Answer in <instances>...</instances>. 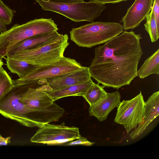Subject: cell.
<instances>
[{
  "label": "cell",
  "instance_id": "obj_17",
  "mask_svg": "<svg viewBox=\"0 0 159 159\" xmlns=\"http://www.w3.org/2000/svg\"><path fill=\"white\" fill-rule=\"evenodd\" d=\"M153 74H159V49L148 58L139 70L137 75L144 79Z\"/></svg>",
  "mask_w": 159,
  "mask_h": 159
},
{
  "label": "cell",
  "instance_id": "obj_24",
  "mask_svg": "<svg viewBox=\"0 0 159 159\" xmlns=\"http://www.w3.org/2000/svg\"><path fill=\"white\" fill-rule=\"evenodd\" d=\"M152 10L157 25L159 27V0H154Z\"/></svg>",
  "mask_w": 159,
  "mask_h": 159
},
{
  "label": "cell",
  "instance_id": "obj_3",
  "mask_svg": "<svg viewBox=\"0 0 159 159\" xmlns=\"http://www.w3.org/2000/svg\"><path fill=\"white\" fill-rule=\"evenodd\" d=\"M123 31L119 23L96 21L73 28L70 33V40L79 46L90 48L104 43Z\"/></svg>",
  "mask_w": 159,
  "mask_h": 159
},
{
  "label": "cell",
  "instance_id": "obj_28",
  "mask_svg": "<svg viewBox=\"0 0 159 159\" xmlns=\"http://www.w3.org/2000/svg\"><path fill=\"white\" fill-rule=\"evenodd\" d=\"M7 30L6 25L0 20V32L1 33Z\"/></svg>",
  "mask_w": 159,
  "mask_h": 159
},
{
  "label": "cell",
  "instance_id": "obj_7",
  "mask_svg": "<svg viewBox=\"0 0 159 159\" xmlns=\"http://www.w3.org/2000/svg\"><path fill=\"white\" fill-rule=\"evenodd\" d=\"M82 66L75 60L63 57L52 63L38 66L24 77L13 81L15 86L30 84L79 70Z\"/></svg>",
  "mask_w": 159,
  "mask_h": 159
},
{
  "label": "cell",
  "instance_id": "obj_6",
  "mask_svg": "<svg viewBox=\"0 0 159 159\" xmlns=\"http://www.w3.org/2000/svg\"><path fill=\"white\" fill-rule=\"evenodd\" d=\"M28 85H14L0 99V114L26 126L39 127L41 126L33 119V111L27 108L21 100Z\"/></svg>",
  "mask_w": 159,
  "mask_h": 159
},
{
  "label": "cell",
  "instance_id": "obj_18",
  "mask_svg": "<svg viewBox=\"0 0 159 159\" xmlns=\"http://www.w3.org/2000/svg\"><path fill=\"white\" fill-rule=\"evenodd\" d=\"M4 58L6 59V65L8 69L11 73L16 74L19 78L24 77L38 66L23 60L7 57Z\"/></svg>",
  "mask_w": 159,
  "mask_h": 159
},
{
  "label": "cell",
  "instance_id": "obj_26",
  "mask_svg": "<svg viewBox=\"0 0 159 159\" xmlns=\"http://www.w3.org/2000/svg\"><path fill=\"white\" fill-rule=\"evenodd\" d=\"M50 1L61 3H72L83 2L84 0H48Z\"/></svg>",
  "mask_w": 159,
  "mask_h": 159
},
{
  "label": "cell",
  "instance_id": "obj_20",
  "mask_svg": "<svg viewBox=\"0 0 159 159\" xmlns=\"http://www.w3.org/2000/svg\"><path fill=\"white\" fill-rule=\"evenodd\" d=\"M145 29L147 32L152 42H155L159 37V27L157 25L152 10L147 16Z\"/></svg>",
  "mask_w": 159,
  "mask_h": 159
},
{
  "label": "cell",
  "instance_id": "obj_12",
  "mask_svg": "<svg viewBox=\"0 0 159 159\" xmlns=\"http://www.w3.org/2000/svg\"><path fill=\"white\" fill-rule=\"evenodd\" d=\"M121 97L117 91L107 93V96L95 104L90 106L89 115L96 117L99 121L106 120L109 114L120 105Z\"/></svg>",
  "mask_w": 159,
  "mask_h": 159
},
{
  "label": "cell",
  "instance_id": "obj_14",
  "mask_svg": "<svg viewBox=\"0 0 159 159\" xmlns=\"http://www.w3.org/2000/svg\"><path fill=\"white\" fill-rule=\"evenodd\" d=\"M21 100L27 108L32 111L47 107L54 102L43 91L30 87L23 93Z\"/></svg>",
  "mask_w": 159,
  "mask_h": 159
},
{
  "label": "cell",
  "instance_id": "obj_21",
  "mask_svg": "<svg viewBox=\"0 0 159 159\" xmlns=\"http://www.w3.org/2000/svg\"><path fill=\"white\" fill-rule=\"evenodd\" d=\"M14 86L13 80L2 66L0 68V99Z\"/></svg>",
  "mask_w": 159,
  "mask_h": 159
},
{
  "label": "cell",
  "instance_id": "obj_4",
  "mask_svg": "<svg viewBox=\"0 0 159 159\" xmlns=\"http://www.w3.org/2000/svg\"><path fill=\"white\" fill-rule=\"evenodd\" d=\"M35 1L44 10L58 13L75 22H93L106 8L104 5L90 1L72 3H58L48 0Z\"/></svg>",
  "mask_w": 159,
  "mask_h": 159
},
{
  "label": "cell",
  "instance_id": "obj_16",
  "mask_svg": "<svg viewBox=\"0 0 159 159\" xmlns=\"http://www.w3.org/2000/svg\"><path fill=\"white\" fill-rule=\"evenodd\" d=\"M94 82L92 79L81 84L72 85L58 90L43 91L54 102L61 98L70 96H83Z\"/></svg>",
  "mask_w": 159,
  "mask_h": 159
},
{
  "label": "cell",
  "instance_id": "obj_2",
  "mask_svg": "<svg viewBox=\"0 0 159 159\" xmlns=\"http://www.w3.org/2000/svg\"><path fill=\"white\" fill-rule=\"evenodd\" d=\"M59 29L52 18L34 19L24 24H15L0 34V60L16 44L32 37L55 31Z\"/></svg>",
  "mask_w": 159,
  "mask_h": 159
},
{
  "label": "cell",
  "instance_id": "obj_23",
  "mask_svg": "<svg viewBox=\"0 0 159 159\" xmlns=\"http://www.w3.org/2000/svg\"><path fill=\"white\" fill-rule=\"evenodd\" d=\"M94 143L91 142L87 140L84 137H82L81 135L77 140L72 141L65 144L63 146H72L74 145H83L86 146H91L93 145Z\"/></svg>",
  "mask_w": 159,
  "mask_h": 159
},
{
  "label": "cell",
  "instance_id": "obj_22",
  "mask_svg": "<svg viewBox=\"0 0 159 159\" xmlns=\"http://www.w3.org/2000/svg\"><path fill=\"white\" fill-rule=\"evenodd\" d=\"M16 12V11L11 9L0 0V20L5 25L11 24Z\"/></svg>",
  "mask_w": 159,
  "mask_h": 159
},
{
  "label": "cell",
  "instance_id": "obj_8",
  "mask_svg": "<svg viewBox=\"0 0 159 159\" xmlns=\"http://www.w3.org/2000/svg\"><path fill=\"white\" fill-rule=\"evenodd\" d=\"M79 128L68 126L62 122L60 125L45 124L39 127L31 138V142L48 145H62L79 139Z\"/></svg>",
  "mask_w": 159,
  "mask_h": 159
},
{
  "label": "cell",
  "instance_id": "obj_13",
  "mask_svg": "<svg viewBox=\"0 0 159 159\" xmlns=\"http://www.w3.org/2000/svg\"><path fill=\"white\" fill-rule=\"evenodd\" d=\"M159 115V91L154 93L145 102L144 117L142 122L129 134L134 139L143 132L150 124Z\"/></svg>",
  "mask_w": 159,
  "mask_h": 159
},
{
  "label": "cell",
  "instance_id": "obj_19",
  "mask_svg": "<svg viewBox=\"0 0 159 159\" xmlns=\"http://www.w3.org/2000/svg\"><path fill=\"white\" fill-rule=\"evenodd\" d=\"M99 84L98 83H93L82 96L90 106L95 104L107 96V93L104 89L103 86H100Z\"/></svg>",
  "mask_w": 159,
  "mask_h": 159
},
{
  "label": "cell",
  "instance_id": "obj_29",
  "mask_svg": "<svg viewBox=\"0 0 159 159\" xmlns=\"http://www.w3.org/2000/svg\"><path fill=\"white\" fill-rule=\"evenodd\" d=\"M3 65L2 60H0V68Z\"/></svg>",
  "mask_w": 159,
  "mask_h": 159
},
{
  "label": "cell",
  "instance_id": "obj_27",
  "mask_svg": "<svg viewBox=\"0 0 159 159\" xmlns=\"http://www.w3.org/2000/svg\"><path fill=\"white\" fill-rule=\"evenodd\" d=\"M11 137L4 138L0 136V145H7L10 142Z\"/></svg>",
  "mask_w": 159,
  "mask_h": 159
},
{
  "label": "cell",
  "instance_id": "obj_25",
  "mask_svg": "<svg viewBox=\"0 0 159 159\" xmlns=\"http://www.w3.org/2000/svg\"><path fill=\"white\" fill-rule=\"evenodd\" d=\"M127 0H90V1L104 5L107 3H116Z\"/></svg>",
  "mask_w": 159,
  "mask_h": 159
},
{
  "label": "cell",
  "instance_id": "obj_30",
  "mask_svg": "<svg viewBox=\"0 0 159 159\" xmlns=\"http://www.w3.org/2000/svg\"><path fill=\"white\" fill-rule=\"evenodd\" d=\"M1 136V134H0V136Z\"/></svg>",
  "mask_w": 159,
  "mask_h": 159
},
{
  "label": "cell",
  "instance_id": "obj_11",
  "mask_svg": "<svg viewBox=\"0 0 159 159\" xmlns=\"http://www.w3.org/2000/svg\"><path fill=\"white\" fill-rule=\"evenodd\" d=\"M153 0H135L120 22L123 30H133L139 26L151 11Z\"/></svg>",
  "mask_w": 159,
  "mask_h": 159
},
{
  "label": "cell",
  "instance_id": "obj_10",
  "mask_svg": "<svg viewBox=\"0 0 159 159\" xmlns=\"http://www.w3.org/2000/svg\"><path fill=\"white\" fill-rule=\"evenodd\" d=\"M89 67L83 66L75 71L37 82L44 84L38 88L43 91H54L88 81L91 79Z\"/></svg>",
  "mask_w": 159,
  "mask_h": 159
},
{
  "label": "cell",
  "instance_id": "obj_9",
  "mask_svg": "<svg viewBox=\"0 0 159 159\" xmlns=\"http://www.w3.org/2000/svg\"><path fill=\"white\" fill-rule=\"evenodd\" d=\"M114 121L125 127L128 134L142 122L145 109V102L141 91L134 98L123 100L117 107Z\"/></svg>",
  "mask_w": 159,
  "mask_h": 159
},
{
  "label": "cell",
  "instance_id": "obj_5",
  "mask_svg": "<svg viewBox=\"0 0 159 159\" xmlns=\"http://www.w3.org/2000/svg\"><path fill=\"white\" fill-rule=\"evenodd\" d=\"M67 34H60L46 44L37 48L19 52L9 57L38 66L48 64L64 57L69 45Z\"/></svg>",
  "mask_w": 159,
  "mask_h": 159
},
{
  "label": "cell",
  "instance_id": "obj_15",
  "mask_svg": "<svg viewBox=\"0 0 159 159\" xmlns=\"http://www.w3.org/2000/svg\"><path fill=\"white\" fill-rule=\"evenodd\" d=\"M59 34L57 31H55L26 39L15 45L7 53V56L10 57L19 52L38 48L53 40Z\"/></svg>",
  "mask_w": 159,
  "mask_h": 159
},
{
  "label": "cell",
  "instance_id": "obj_1",
  "mask_svg": "<svg viewBox=\"0 0 159 159\" xmlns=\"http://www.w3.org/2000/svg\"><path fill=\"white\" fill-rule=\"evenodd\" d=\"M140 34L124 31L95 49L89 67L91 76L103 87L118 89L130 84L137 76L139 62L143 54Z\"/></svg>",
  "mask_w": 159,
  "mask_h": 159
}]
</instances>
